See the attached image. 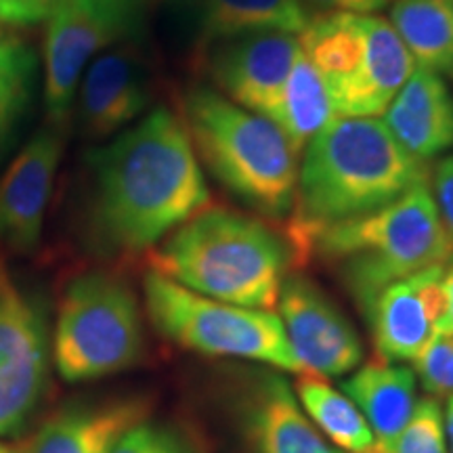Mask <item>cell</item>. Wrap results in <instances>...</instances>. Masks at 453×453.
<instances>
[{"mask_svg":"<svg viewBox=\"0 0 453 453\" xmlns=\"http://www.w3.org/2000/svg\"><path fill=\"white\" fill-rule=\"evenodd\" d=\"M451 257L453 235L428 180L384 208L327 226L311 248V260L319 258L338 271L364 315L390 283L445 267Z\"/></svg>","mask_w":453,"mask_h":453,"instance_id":"obj_5","label":"cell"},{"mask_svg":"<svg viewBox=\"0 0 453 453\" xmlns=\"http://www.w3.org/2000/svg\"><path fill=\"white\" fill-rule=\"evenodd\" d=\"M49 353L42 311L0 263V437L19 433L41 403Z\"/></svg>","mask_w":453,"mask_h":453,"instance_id":"obj_10","label":"cell"},{"mask_svg":"<svg viewBox=\"0 0 453 453\" xmlns=\"http://www.w3.org/2000/svg\"><path fill=\"white\" fill-rule=\"evenodd\" d=\"M88 173V234L107 257L154 250L211 206L185 124L168 107H156L90 151Z\"/></svg>","mask_w":453,"mask_h":453,"instance_id":"obj_1","label":"cell"},{"mask_svg":"<svg viewBox=\"0 0 453 453\" xmlns=\"http://www.w3.org/2000/svg\"><path fill=\"white\" fill-rule=\"evenodd\" d=\"M300 156L296 202L281 225L294 269L311 263L327 226L384 208L430 179L428 162L407 154L380 118L336 116Z\"/></svg>","mask_w":453,"mask_h":453,"instance_id":"obj_2","label":"cell"},{"mask_svg":"<svg viewBox=\"0 0 453 453\" xmlns=\"http://www.w3.org/2000/svg\"><path fill=\"white\" fill-rule=\"evenodd\" d=\"M376 453H447L443 407L434 396L418 401L407 426L387 445H376Z\"/></svg>","mask_w":453,"mask_h":453,"instance_id":"obj_25","label":"cell"},{"mask_svg":"<svg viewBox=\"0 0 453 453\" xmlns=\"http://www.w3.org/2000/svg\"><path fill=\"white\" fill-rule=\"evenodd\" d=\"M413 373L428 396L453 395V332L439 330L413 361Z\"/></svg>","mask_w":453,"mask_h":453,"instance_id":"obj_27","label":"cell"},{"mask_svg":"<svg viewBox=\"0 0 453 453\" xmlns=\"http://www.w3.org/2000/svg\"><path fill=\"white\" fill-rule=\"evenodd\" d=\"M250 453H340L300 407L283 376L263 373L250 384L242 410Z\"/></svg>","mask_w":453,"mask_h":453,"instance_id":"obj_16","label":"cell"},{"mask_svg":"<svg viewBox=\"0 0 453 453\" xmlns=\"http://www.w3.org/2000/svg\"><path fill=\"white\" fill-rule=\"evenodd\" d=\"M303 49V47H300ZM336 118L330 90L315 65L300 50L290 76L283 84L273 122L290 139L294 150L303 154L311 139Z\"/></svg>","mask_w":453,"mask_h":453,"instance_id":"obj_23","label":"cell"},{"mask_svg":"<svg viewBox=\"0 0 453 453\" xmlns=\"http://www.w3.org/2000/svg\"><path fill=\"white\" fill-rule=\"evenodd\" d=\"M428 185L441 219L453 235V154L434 164V168L430 170Z\"/></svg>","mask_w":453,"mask_h":453,"instance_id":"obj_28","label":"cell"},{"mask_svg":"<svg viewBox=\"0 0 453 453\" xmlns=\"http://www.w3.org/2000/svg\"><path fill=\"white\" fill-rule=\"evenodd\" d=\"M34 59L24 44L0 32V139L24 110L30 93Z\"/></svg>","mask_w":453,"mask_h":453,"instance_id":"obj_24","label":"cell"},{"mask_svg":"<svg viewBox=\"0 0 453 453\" xmlns=\"http://www.w3.org/2000/svg\"><path fill=\"white\" fill-rule=\"evenodd\" d=\"M147 413L150 403L139 396L67 405L38 428L26 453H105Z\"/></svg>","mask_w":453,"mask_h":453,"instance_id":"obj_18","label":"cell"},{"mask_svg":"<svg viewBox=\"0 0 453 453\" xmlns=\"http://www.w3.org/2000/svg\"><path fill=\"white\" fill-rule=\"evenodd\" d=\"M443 292H445V315L439 330L453 332V257L443 269Z\"/></svg>","mask_w":453,"mask_h":453,"instance_id":"obj_31","label":"cell"},{"mask_svg":"<svg viewBox=\"0 0 453 453\" xmlns=\"http://www.w3.org/2000/svg\"><path fill=\"white\" fill-rule=\"evenodd\" d=\"M443 269L433 267L390 283L373 298L365 317L378 359L413 364L439 332L445 315Z\"/></svg>","mask_w":453,"mask_h":453,"instance_id":"obj_14","label":"cell"},{"mask_svg":"<svg viewBox=\"0 0 453 453\" xmlns=\"http://www.w3.org/2000/svg\"><path fill=\"white\" fill-rule=\"evenodd\" d=\"M180 120L197 160L237 202L271 225L290 219L300 154L273 120L208 84L187 90Z\"/></svg>","mask_w":453,"mask_h":453,"instance_id":"obj_4","label":"cell"},{"mask_svg":"<svg viewBox=\"0 0 453 453\" xmlns=\"http://www.w3.org/2000/svg\"><path fill=\"white\" fill-rule=\"evenodd\" d=\"M443 426H445L447 453H453V395L447 396L445 411H443Z\"/></svg>","mask_w":453,"mask_h":453,"instance_id":"obj_32","label":"cell"},{"mask_svg":"<svg viewBox=\"0 0 453 453\" xmlns=\"http://www.w3.org/2000/svg\"><path fill=\"white\" fill-rule=\"evenodd\" d=\"M277 311L303 372L340 378L364 361V342L336 303L303 275H288Z\"/></svg>","mask_w":453,"mask_h":453,"instance_id":"obj_11","label":"cell"},{"mask_svg":"<svg viewBox=\"0 0 453 453\" xmlns=\"http://www.w3.org/2000/svg\"><path fill=\"white\" fill-rule=\"evenodd\" d=\"M143 294L151 324L177 347L303 373L275 311L246 309L202 296L154 269L143 277Z\"/></svg>","mask_w":453,"mask_h":453,"instance_id":"obj_8","label":"cell"},{"mask_svg":"<svg viewBox=\"0 0 453 453\" xmlns=\"http://www.w3.org/2000/svg\"><path fill=\"white\" fill-rule=\"evenodd\" d=\"M0 453H26V443H9L0 439Z\"/></svg>","mask_w":453,"mask_h":453,"instance_id":"obj_33","label":"cell"},{"mask_svg":"<svg viewBox=\"0 0 453 453\" xmlns=\"http://www.w3.org/2000/svg\"><path fill=\"white\" fill-rule=\"evenodd\" d=\"M388 21L416 67L453 81V0H395Z\"/></svg>","mask_w":453,"mask_h":453,"instance_id":"obj_21","label":"cell"},{"mask_svg":"<svg viewBox=\"0 0 453 453\" xmlns=\"http://www.w3.org/2000/svg\"><path fill=\"white\" fill-rule=\"evenodd\" d=\"M78 124L87 139L116 137L137 122L151 101L150 65L134 41L90 61L78 84Z\"/></svg>","mask_w":453,"mask_h":453,"instance_id":"obj_13","label":"cell"},{"mask_svg":"<svg viewBox=\"0 0 453 453\" xmlns=\"http://www.w3.org/2000/svg\"><path fill=\"white\" fill-rule=\"evenodd\" d=\"M191 15L202 49L258 32L300 36L313 19L304 0H191Z\"/></svg>","mask_w":453,"mask_h":453,"instance_id":"obj_20","label":"cell"},{"mask_svg":"<svg viewBox=\"0 0 453 453\" xmlns=\"http://www.w3.org/2000/svg\"><path fill=\"white\" fill-rule=\"evenodd\" d=\"M294 393L309 420L338 451L370 453L376 449V437L364 413L342 390L332 387L327 378L307 372L298 373Z\"/></svg>","mask_w":453,"mask_h":453,"instance_id":"obj_22","label":"cell"},{"mask_svg":"<svg viewBox=\"0 0 453 453\" xmlns=\"http://www.w3.org/2000/svg\"><path fill=\"white\" fill-rule=\"evenodd\" d=\"M151 269L187 290L246 309L273 311L294 267L281 229L231 208L208 206L150 254Z\"/></svg>","mask_w":453,"mask_h":453,"instance_id":"obj_3","label":"cell"},{"mask_svg":"<svg viewBox=\"0 0 453 453\" xmlns=\"http://www.w3.org/2000/svg\"><path fill=\"white\" fill-rule=\"evenodd\" d=\"M393 3L395 0H304L309 9H319L324 13L350 15H378Z\"/></svg>","mask_w":453,"mask_h":453,"instance_id":"obj_30","label":"cell"},{"mask_svg":"<svg viewBox=\"0 0 453 453\" xmlns=\"http://www.w3.org/2000/svg\"><path fill=\"white\" fill-rule=\"evenodd\" d=\"M105 453H203V449L180 426L145 418L124 430Z\"/></svg>","mask_w":453,"mask_h":453,"instance_id":"obj_26","label":"cell"},{"mask_svg":"<svg viewBox=\"0 0 453 453\" xmlns=\"http://www.w3.org/2000/svg\"><path fill=\"white\" fill-rule=\"evenodd\" d=\"M147 0H59L44 34V104L59 127L72 110L78 84L95 57L134 41Z\"/></svg>","mask_w":453,"mask_h":453,"instance_id":"obj_9","label":"cell"},{"mask_svg":"<svg viewBox=\"0 0 453 453\" xmlns=\"http://www.w3.org/2000/svg\"><path fill=\"white\" fill-rule=\"evenodd\" d=\"M61 154V130L42 128L4 173L0 180V246L7 250L30 254L41 246Z\"/></svg>","mask_w":453,"mask_h":453,"instance_id":"obj_15","label":"cell"},{"mask_svg":"<svg viewBox=\"0 0 453 453\" xmlns=\"http://www.w3.org/2000/svg\"><path fill=\"white\" fill-rule=\"evenodd\" d=\"M370 453H376V449H373V451H370Z\"/></svg>","mask_w":453,"mask_h":453,"instance_id":"obj_34","label":"cell"},{"mask_svg":"<svg viewBox=\"0 0 453 453\" xmlns=\"http://www.w3.org/2000/svg\"><path fill=\"white\" fill-rule=\"evenodd\" d=\"M342 393L364 413L376 445H387L407 426L418 405V378L403 364L372 359L342 382Z\"/></svg>","mask_w":453,"mask_h":453,"instance_id":"obj_19","label":"cell"},{"mask_svg":"<svg viewBox=\"0 0 453 453\" xmlns=\"http://www.w3.org/2000/svg\"><path fill=\"white\" fill-rule=\"evenodd\" d=\"M382 116L396 143L418 160L453 147V95L439 73L416 67Z\"/></svg>","mask_w":453,"mask_h":453,"instance_id":"obj_17","label":"cell"},{"mask_svg":"<svg viewBox=\"0 0 453 453\" xmlns=\"http://www.w3.org/2000/svg\"><path fill=\"white\" fill-rule=\"evenodd\" d=\"M203 50L208 87L273 120L283 84L303 49L296 34L258 32L214 42Z\"/></svg>","mask_w":453,"mask_h":453,"instance_id":"obj_12","label":"cell"},{"mask_svg":"<svg viewBox=\"0 0 453 453\" xmlns=\"http://www.w3.org/2000/svg\"><path fill=\"white\" fill-rule=\"evenodd\" d=\"M324 78L336 116L378 118L416 70L387 17L324 13L298 36Z\"/></svg>","mask_w":453,"mask_h":453,"instance_id":"obj_6","label":"cell"},{"mask_svg":"<svg viewBox=\"0 0 453 453\" xmlns=\"http://www.w3.org/2000/svg\"><path fill=\"white\" fill-rule=\"evenodd\" d=\"M139 300L122 277L87 271L67 283L57 311L53 361L65 382L124 372L143 357Z\"/></svg>","mask_w":453,"mask_h":453,"instance_id":"obj_7","label":"cell"},{"mask_svg":"<svg viewBox=\"0 0 453 453\" xmlns=\"http://www.w3.org/2000/svg\"><path fill=\"white\" fill-rule=\"evenodd\" d=\"M59 0H0V24L32 26L44 21Z\"/></svg>","mask_w":453,"mask_h":453,"instance_id":"obj_29","label":"cell"}]
</instances>
